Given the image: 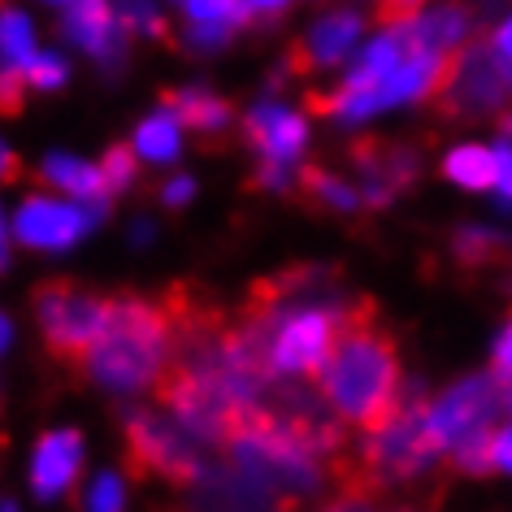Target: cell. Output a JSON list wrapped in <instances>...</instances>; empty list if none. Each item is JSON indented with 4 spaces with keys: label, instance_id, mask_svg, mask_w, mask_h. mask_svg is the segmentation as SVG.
<instances>
[{
    "label": "cell",
    "instance_id": "obj_1",
    "mask_svg": "<svg viewBox=\"0 0 512 512\" xmlns=\"http://www.w3.org/2000/svg\"><path fill=\"white\" fill-rule=\"evenodd\" d=\"M313 378L317 391L326 395V404L361 430H374L382 417H391V408L404 395L395 343L382 330H374V313L343 330Z\"/></svg>",
    "mask_w": 512,
    "mask_h": 512
},
{
    "label": "cell",
    "instance_id": "obj_2",
    "mask_svg": "<svg viewBox=\"0 0 512 512\" xmlns=\"http://www.w3.org/2000/svg\"><path fill=\"white\" fill-rule=\"evenodd\" d=\"M174 356V317L165 300L118 291L105 330L96 335L83 361V374L113 391H139L161 378Z\"/></svg>",
    "mask_w": 512,
    "mask_h": 512
},
{
    "label": "cell",
    "instance_id": "obj_3",
    "mask_svg": "<svg viewBox=\"0 0 512 512\" xmlns=\"http://www.w3.org/2000/svg\"><path fill=\"white\" fill-rule=\"evenodd\" d=\"M439 456L443 447L430 430V404H421L417 395H400L391 417H382L374 430H365L356 465H339V478L348 482V491L413 482L439 465Z\"/></svg>",
    "mask_w": 512,
    "mask_h": 512
},
{
    "label": "cell",
    "instance_id": "obj_4",
    "mask_svg": "<svg viewBox=\"0 0 512 512\" xmlns=\"http://www.w3.org/2000/svg\"><path fill=\"white\" fill-rule=\"evenodd\" d=\"M35 309H40V326H44L48 352H53L61 365L83 369L96 335L109 322L113 296H105V291H92L83 283L53 278V283L35 287Z\"/></svg>",
    "mask_w": 512,
    "mask_h": 512
},
{
    "label": "cell",
    "instance_id": "obj_5",
    "mask_svg": "<svg viewBox=\"0 0 512 512\" xmlns=\"http://www.w3.org/2000/svg\"><path fill=\"white\" fill-rule=\"evenodd\" d=\"M434 100L447 118H482L491 109H504L512 100V61L499 57L495 44L452 53L434 87Z\"/></svg>",
    "mask_w": 512,
    "mask_h": 512
},
{
    "label": "cell",
    "instance_id": "obj_6",
    "mask_svg": "<svg viewBox=\"0 0 512 512\" xmlns=\"http://www.w3.org/2000/svg\"><path fill=\"white\" fill-rule=\"evenodd\" d=\"M126 469L135 478H165L178 486H196L204 478V456L187 439L183 426L157 413L126 417Z\"/></svg>",
    "mask_w": 512,
    "mask_h": 512
},
{
    "label": "cell",
    "instance_id": "obj_7",
    "mask_svg": "<svg viewBox=\"0 0 512 512\" xmlns=\"http://www.w3.org/2000/svg\"><path fill=\"white\" fill-rule=\"evenodd\" d=\"M508 391L499 378H465L452 391H443L430 404V430L443 452H456L473 439H486L495 430V417L504 408Z\"/></svg>",
    "mask_w": 512,
    "mask_h": 512
},
{
    "label": "cell",
    "instance_id": "obj_8",
    "mask_svg": "<svg viewBox=\"0 0 512 512\" xmlns=\"http://www.w3.org/2000/svg\"><path fill=\"white\" fill-rule=\"evenodd\" d=\"M100 204H61L48 196H31L14 217V230L31 248H70L96 222Z\"/></svg>",
    "mask_w": 512,
    "mask_h": 512
},
{
    "label": "cell",
    "instance_id": "obj_9",
    "mask_svg": "<svg viewBox=\"0 0 512 512\" xmlns=\"http://www.w3.org/2000/svg\"><path fill=\"white\" fill-rule=\"evenodd\" d=\"M196 512H291L287 499H278L270 486H261L252 473L230 465L226 473H209L196 482Z\"/></svg>",
    "mask_w": 512,
    "mask_h": 512
},
{
    "label": "cell",
    "instance_id": "obj_10",
    "mask_svg": "<svg viewBox=\"0 0 512 512\" xmlns=\"http://www.w3.org/2000/svg\"><path fill=\"white\" fill-rule=\"evenodd\" d=\"M79 465H83V439L79 434L74 430L44 434L40 447H35V465H31L35 495L40 499L61 495L66 486H74V478H79Z\"/></svg>",
    "mask_w": 512,
    "mask_h": 512
},
{
    "label": "cell",
    "instance_id": "obj_11",
    "mask_svg": "<svg viewBox=\"0 0 512 512\" xmlns=\"http://www.w3.org/2000/svg\"><path fill=\"white\" fill-rule=\"evenodd\" d=\"M304 118L291 109H278V105H261L248 113V139L261 148L265 161H278V165H291L304 148Z\"/></svg>",
    "mask_w": 512,
    "mask_h": 512
},
{
    "label": "cell",
    "instance_id": "obj_12",
    "mask_svg": "<svg viewBox=\"0 0 512 512\" xmlns=\"http://www.w3.org/2000/svg\"><path fill=\"white\" fill-rule=\"evenodd\" d=\"M361 40V18L356 14H330L309 31L296 53H291V66L296 70H317V66H335L352 53V44Z\"/></svg>",
    "mask_w": 512,
    "mask_h": 512
},
{
    "label": "cell",
    "instance_id": "obj_13",
    "mask_svg": "<svg viewBox=\"0 0 512 512\" xmlns=\"http://www.w3.org/2000/svg\"><path fill=\"white\" fill-rule=\"evenodd\" d=\"M165 113H174L178 126H187V131H200V135H217L230 126V105L226 100H217L209 92H200V87H183V92H165L161 96Z\"/></svg>",
    "mask_w": 512,
    "mask_h": 512
},
{
    "label": "cell",
    "instance_id": "obj_14",
    "mask_svg": "<svg viewBox=\"0 0 512 512\" xmlns=\"http://www.w3.org/2000/svg\"><path fill=\"white\" fill-rule=\"evenodd\" d=\"M40 183L61 187L70 200H79V204H100V209H105V200H109V187H105L100 165H87V161L48 157L44 170H40Z\"/></svg>",
    "mask_w": 512,
    "mask_h": 512
},
{
    "label": "cell",
    "instance_id": "obj_15",
    "mask_svg": "<svg viewBox=\"0 0 512 512\" xmlns=\"http://www.w3.org/2000/svg\"><path fill=\"white\" fill-rule=\"evenodd\" d=\"M66 27L87 53H96V57L113 53V9H109V0H70Z\"/></svg>",
    "mask_w": 512,
    "mask_h": 512
},
{
    "label": "cell",
    "instance_id": "obj_16",
    "mask_svg": "<svg viewBox=\"0 0 512 512\" xmlns=\"http://www.w3.org/2000/svg\"><path fill=\"white\" fill-rule=\"evenodd\" d=\"M443 174L452 178V183L469 187V191H486V187H495V174H499V152H491V148H478V144H465V148L447 152Z\"/></svg>",
    "mask_w": 512,
    "mask_h": 512
},
{
    "label": "cell",
    "instance_id": "obj_17",
    "mask_svg": "<svg viewBox=\"0 0 512 512\" xmlns=\"http://www.w3.org/2000/svg\"><path fill=\"white\" fill-rule=\"evenodd\" d=\"M135 152L148 161H174L178 157V118L174 113H152L135 131Z\"/></svg>",
    "mask_w": 512,
    "mask_h": 512
},
{
    "label": "cell",
    "instance_id": "obj_18",
    "mask_svg": "<svg viewBox=\"0 0 512 512\" xmlns=\"http://www.w3.org/2000/svg\"><path fill=\"white\" fill-rule=\"evenodd\" d=\"M31 53V22L18 9H0V66H22Z\"/></svg>",
    "mask_w": 512,
    "mask_h": 512
},
{
    "label": "cell",
    "instance_id": "obj_19",
    "mask_svg": "<svg viewBox=\"0 0 512 512\" xmlns=\"http://www.w3.org/2000/svg\"><path fill=\"white\" fill-rule=\"evenodd\" d=\"M135 170H139L135 144H113V148L105 152V161H100V174H105L109 196H118V191L131 187V183H135Z\"/></svg>",
    "mask_w": 512,
    "mask_h": 512
},
{
    "label": "cell",
    "instance_id": "obj_20",
    "mask_svg": "<svg viewBox=\"0 0 512 512\" xmlns=\"http://www.w3.org/2000/svg\"><path fill=\"white\" fill-rule=\"evenodd\" d=\"M300 183H304V191H309V196H317L322 204H335V209H356V204H361V196H356L348 183L330 178L326 170H304Z\"/></svg>",
    "mask_w": 512,
    "mask_h": 512
},
{
    "label": "cell",
    "instance_id": "obj_21",
    "mask_svg": "<svg viewBox=\"0 0 512 512\" xmlns=\"http://www.w3.org/2000/svg\"><path fill=\"white\" fill-rule=\"evenodd\" d=\"M499 252H504V239L495 230H460L456 235V256L465 265H491Z\"/></svg>",
    "mask_w": 512,
    "mask_h": 512
},
{
    "label": "cell",
    "instance_id": "obj_22",
    "mask_svg": "<svg viewBox=\"0 0 512 512\" xmlns=\"http://www.w3.org/2000/svg\"><path fill=\"white\" fill-rule=\"evenodd\" d=\"M183 5H187L191 22H226V27H235V31L252 18L243 0H183Z\"/></svg>",
    "mask_w": 512,
    "mask_h": 512
},
{
    "label": "cell",
    "instance_id": "obj_23",
    "mask_svg": "<svg viewBox=\"0 0 512 512\" xmlns=\"http://www.w3.org/2000/svg\"><path fill=\"white\" fill-rule=\"evenodd\" d=\"M22 74H27V83L40 87V92H57V87L66 83V61L48 57V53H31L22 61Z\"/></svg>",
    "mask_w": 512,
    "mask_h": 512
},
{
    "label": "cell",
    "instance_id": "obj_24",
    "mask_svg": "<svg viewBox=\"0 0 512 512\" xmlns=\"http://www.w3.org/2000/svg\"><path fill=\"white\" fill-rule=\"evenodd\" d=\"M27 74L22 66H0V118H18L27 105Z\"/></svg>",
    "mask_w": 512,
    "mask_h": 512
},
{
    "label": "cell",
    "instance_id": "obj_25",
    "mask_svg": "<svg viewBox=\"0 0 512 512\" xmlns=\"http://www.w3.org/2000/svg\"><path fill=\"white\" fill-rule=\"evenodd\" d=\"M92 512H122V482L118 478H100L92 486Z\"/></svg>",
    "mask_w": 512,
    "mask_h": 512
},
{
    "label": "cell",
    "instance_id": "obj_26",
    "mask_svg": "<svg viewBox=\"0 0 512 512\" xmlns=\"http://www.w3.org/2000/svg\"><path fill=\"white\" fill-rule=\"evenodd\" d=\"M421 5H426V0H382L378 18L391 22V27H404V22H413L421 14Z\"/></svg>",
    "mask_w": 512,
    "mask_h": 512
},
{
    "label": "cell",
    "instance_id": "obj_27",
    "mask_svg": "<svg viewBox=\"0 0 512 512\" xmlns=\"http://www.w3.org/2000/svg\"><path fill=\"white\" fill-rule=\"evenodd\" d=\"M491 469L512 473V426L491 434Z\"/></svg>",
    "mask_w": 512,
    "mask_h": 512
},
{
    "label": "cell",
    "instance_id": "obj_28",
    "mask_svg": "<svg viewBox=\"0 0 512 512\" xmlns=\"http://www.w3.org/2000/svg\"><path fill=\"white\" fill-rule=\"evenodd\" d=\"M495 378L504 382H512V322H508V330H504V339H499V348H495Z\"/></svg>",
    "mask_w": 512,
    "mask_h": 512
},
{
    "label": "cell",
    "instance_id": "obj_29",
    "mask_svg": "<svg viewBox=\"0 0 512 512\" xmlns=\"http://www.w3.org/2000/svg\"><path fill=\"white\" fill-rule=\"evenodd\" d=\"M27 174V165H22L18 152H9L5 144H0V183H18V178Z\"/></svg>",
    "mask_w": 512,
    "mask_h": 512
},
{
    "label": "cell",
    "instance_id": "obj_30",
    "mask_svg": "<svg viewBox=\"0 0 512 512\" xmlns=\"http://www.w3.org/2000/svg\"><path fill=\"white\" fill-rule=\"evenodd\" d=\"M495 191L512 204V148L499 152V174H495Z\"/></svg>",
    "mask_w": 512,
    "mask_h": 512
},
{
    "label": "cell",
    "instance_id": "obj_31",
    "mask_svg": "<svg viewBox=\"0 0 512 512\" xmlns=\"http://www.w3.org/2000/svg\"><path fill=\"white\" fill-rule=\"evenodd\" d=\"M326 512H374V508H369V491H348L335 508H326Z\"/></svg>",
    "mask_w": 512,
    "mask_h": 512
},
{
    "label": "cell",
    "instance_id": "obj_32",
    "mask_svg": "<svg viewBox=\"0 0 512 512\" xmlns=\"http://www.w3.org/2000/svg\"><path fill=\"white\" fill-rule=\"evenodd\" d=\"M191 191H196V187H191V178H174V183L165 187V204H187Z\"/></svg>",
    "mask_w": 512,
    "mask_h": 512
},
{
    "label": "cell",
    "instance_id": "obj_33",
    "mask_svg": "<svg viewBox=\"0 0 512 512\" xmlns=\"http://www.w3.org/2000/svg\"><path fill=\"white\" fill-rule=\"evenodd\" d=\"M243 5H248V14H283L287 9V0H243Z\"/></svg>",
    "mask_w": 512,
    "mask_h": 512
},
{
    "label": "cell",
    "instance_id": "obj_34",
    "mask_svg": "<svg viewBox=\"0 0 512 512\" xmlns=\"http://www.w3.org/2000/svg\"><path fill=\"white\" fill-rule=\"evenodd\" d=\"M495 53L512 61V18H508V22H504V27H499V31H495Z\"/></svg>",
    "mask_w": 512,
    "mask_h": 512
},
{
    "label": "cell",
    "instance_id": "obj_35",
    "mask_svg": "<svg viewBox=\"0 0 512 512\" xmlns=\"http://www.w3.org/2000/svg\"><path fill=\"white\" fill-rule=\"evenodd\" d=\"M5 343H9V322L0 317V352H5Z\"/></svg>",
    "mask_w": 512,
    "mask_h": 512
},
{
    "label": "cell",
    "instance_id": "obj_36",
    "mask_svg": "<svg viewBox=\"0 0 512 512\" xmlns=\"http://www.w3.org/2000/svg\"><path fill=\"white\" fill-rule=\"evenodd\" d=\"M499 131H504V139H512V118H504V122H499Z\"/></svg>",
    "mask_w": 512,
    "mask_h": 512
},
{
    "label": "cell",
    "instance_id": "obj_37",
    "mask_svg": "<svg viewBox=\"0 0 512 512\" xmlns=\"http://www.w3.org/2000/svg\"><path fill=\"white\" fill-rule=\"evenodd\" d=\"M0 512H18V508L14 504H0Z\"/></svg>",
    "mask_w": 512,
    "mask_h": 512
},
{
    "label": "cell",
    "instance_id": "obj_38",
    "mask_svg": "<svg viewBox=\"0 0 512 512\" xmlns=\"http://www.w3.org/2000/svg\"><path fill=\"white\" fill-rule=\"evenodd\" d=\"M53 5H70V0H53Z\"/></svg>",
    "mask_w": 512,
    "mask_h": 512
}]
</instances>
